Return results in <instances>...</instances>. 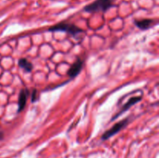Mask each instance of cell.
I'll return each instance as SVG.
<instances>
[{"mask_svg": "<svg viewBox=\"0 0 159 158\" xmlns=\"http://www.w3.org/2000/svg\"><path fill=\"white\" fill-rule=\"evenodd\" d=\"M48 31L49 32H65L74 37L84 33V29H82V28L79 27L73 23H57V24L48 28Z\"/></svg>", "mask_w": 159, "mask_h": 158, "instance_id": "cell-1", "label": "cell"}, {"mask_svg": "<svg viewBox=\"0 0 159 158\" xmlns=\"http://www.w3.org/2000/svg\"><path fill=\"white\" fill-rule=\"evenodd\" d=\"M115 0H96L84 8L87 12H106L114 6Z\"/></svg>", "mask_w": 159, "mask_h": 158, "instance_id": "cell-2", "label": "cell"}, {"mask_svg": "<svg viewBox=\"0 0 159 158\" xmlns=\"http://www.w3.org/2000/svg\"><path fill=\"white\" fill-rule=\"evenodd\" d=\"M130 122V117L125 118V119H122L120 122H116V124L113 125L110 129H108L107 131H106L102 135V137H101V139L102 141H106L108 139L111 138L112 136H113L114 135H116V133H119L120 130H122L123 129L125 128Z\"/></svg>", "mask_w": 159, "mask_h": 158, "instance_id": "cell-3", "label": "cell"}, {"mask_svg": "<svg viewBox=\"0 0 159 158\" xmlns=\"http://www.w3.org/2000/svg\"><path fill=\"white\" fill-rule=\"evenodd\" d=\"M84 64V60H82L80 57H77L75 61L71 65V67L68 69L67 74L69 76L70 78L73 79L75 77H77L79 74V73L81 72V71L82 70Z\"/></svg>", "mask_w": 159, "mask_h": 158, "instance_id": "cell-4", "label": "cell"}, {"mask_svg": "<svg viewBox=\"0 0 159 158\" xmlns=\"http://www.w3.org/2000/svg\"><path fill=\"white\" fill-rule=\"evenodd\" d=\"M141 99H142L141 96H134V97L130 98V99H129V100L127 101L125 104H124V106H123L122 108H121V109L119 111V112L116 113V114L115 115L113 118H112L111 121H113V120H115L116 119H117L119 116H120L121 115L124 114L125 112H127V110L130 108V107H132L133 105H136V104L138 103V102H140Z\"/></svg>", "mask_w": 159, "mask_h": 158, "instance_id": "cell-5", "label": "cell"}, {"mask_svg": "<svg viewBox=\"0 0 159 158\" xmlns=\"http://www.w3.org/2000/svg\"><path fill=\"white\" fill-rule=\"evenodd\" d=\"M29 95L30 91L27 88H23V89L20 90L18 99V108H17V112L18 113L21 112L25 108Z\"/></svg>", "mask_w": 159, "mask_h": 158, "instance_id": "cell-6", "label": "cell"}, {"mask_svg": "<svg viewBox=\"0 0 159 158\" xmlns=\"http://www.w3.org/2000/svg\"><path fill=\"white\" fill-rule=\"evenodd\" d=\"M154 23V20L152 19H143V20H134V24L137 27L139 28L141 30H146L152 26Z\"/></svg>", "mask_w": 159, "mask_h": 158, "instance_id": "cell-7", "label": "cell"}, {"mask_svg": "<svg viewBox=\"0 0 159 158\" xmlns=\"http://www.w3.org/2000/svg\"><path fill=\"white\" fill-rule=\"evenodd\" d=\"M18 64L22 69L24 70L25 72L30 73L34 69V65L26 58H20L18 60Z\"/></svg>", "mask_w": 159, "mask_h": 158, "instance_id": "cell-8", "label": "cell"}, {"mask_svg": "<svg viewBox=\"0 0 159 158\" xmlns=\"http://www.w3.org/2000/svg\"><path fill=\"white\" fill-rule=\"evenodd\" d=\"M37 100V91L34 89L32 92V95H31V102H34Z\"/></svg>", "mask_w": 159, "mask_h": 158, "instance_id": "cell-9", "label": "cell"}, {"mask_svg": "<svg viewBox=\"0 0 159 158\" xmlns=\"http://www.w3.org/2000/svg\"><path fill=\"white\" fill-rule=\"evenodd\" d=\"M3 138H4V133H3L2 130H0V141L2 140Z\"/></svg>", "mask_w": 159, "mask_h": 158, "instance_id": "cell-10", "label": "cell"}]
</instances>
